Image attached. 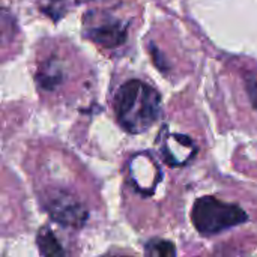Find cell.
Instances as JSON below:
<instances>
[{
	"mask_svg": "<svg viewBox=\"0 0 257 257\" xmlns=\"http://www.w3.org/2000/svg\"><path fill=\"white\" fill-rule=\"evenodd\" d=\"M114 110L120 126L131 133L140 134L148 131L160 117V93L140 80H130L120 86L114 98Z\"/></svg>",
	"mask_w": 257,
	"mask_h": 257,
	"instance_id": "1",
	"label": "cell"
},
{
	"mask_svg": "<svg viewBox=\"0 0 257 257\" xmlns=\"http://www.w3.org/2000/svg\"><path fill=\"white\" fill-rule=\"evenodd\" d=\"M191 220L200 233L215 235L245 223L248 215L238 205L221 202L212 196H205L194 202Z\"/></svg>",
	"mask_w": 257,
	"mask_h": 257,
	"instance_id": "2",
	"label": "cell"
},
{
	"mask_svg": "<svg viewBox=\"0 0 257 257\" xmlns=\"http://www.w3.org/2000/svg\"><path fill=\"white\" fill-rule=\"evenodd\" d=\"M83 21L84 35L101 47L114 48L122 45L126 39L128 26L110 14L89 12Z\"/></svg>",
	"mask_w": 257,
	"mask_h": 257,
	"instance_id": "3",
	"label": "cell"
},
{
	"mask_svg": "<svg viewBox=\"0 0 257 257\" xmlns=\"http://www.w3.org/2000/svg\"><path fill=\"white\" fill-rule=\"evenodd\" d=\"M47 211L54 221L68 227H81L87 220L86 208L77 199L62 191L48 199Z\"/></svg>",
	"mask_w": 257,
	"mask_h": 257,
	"instance_id": "4",
	"label": "cell"
},
{
	"mask_svg": "<svg viewBox=\"0 0 257 257\" xmlns=\"http://www.w3.org/2000/svg\"><path fill=\"white\" fill-rule=\"evenodd\" d=\"M130 176H131V181H133L136 190L142 194H146V196L154 194L158 182L163 178L158 164L146 152L136 154L131 158Z\"/></svg>",
	"mask_w": 257,
	"mask_h": 257,
	"instance_id": "5",
	"label": "cell"
},
{
	"mask_svg": "<svg viewBox=\"0 0 257 257\" xmlns=\"http://www.w3.org/2000/svg\"><path fill=\"white\" fill-rule=\"evenodd\" d=\"M197 152L196 145L188 136L167 134L161 143V155L164 161L172 167L185 166Z\"/></svg>",
	"mask_w": 257,
	"mask_h": 257,
	"instance_id": "6",
	"label": "cell"
},
{
	"mask_svg": "<svg viewBox=\"0 0 257 257\" xmlns=\"http://www.w3.org/2000/svg\"><path fill=\"white\" fill-rule=\"evenodd\" d=\"M66 68L60 57H47L38 68L36 81L38 86L45 92H54L65 81Z\"/></svg>",
	"mask_w": 257,
	"mask_h": 257,
	"instance_id": "7",
	"label": "cell"
},
{
	"mask_svg": "<svg viewBox=\"0 0 257 257\" xmlns=\"http://www.w3.org/2000/svg\"><path fill=\"white\" fill-rule=\"evenodd\" d=\"M36 244L42 257H66L63 247L50 227H42L36 235Z\"/></svg>",
	"mask_w": 257,
	"mask_h": 257,
	"instance_id": "8",
	"label": "cell"
},
{
	"mask_svg": "<svg viewBox=\"0 0 257 257\" xmlns=\"http://www.w3.org/2000/svg\"><path fill=\"white\" fill-rule=\"evenodd\" d=\"M17 33L18 27L14 15L9 11L0 8V48H8L12 45Z\"/></svg>",
	"mask_w": 257,
	"mask_h": 257,
	"instance_id": "9",
	"label": "cell"
},
{
	"mask_svg": "<svg viewBox=\"0 0 257 257\" xmlns=\"http://www.w3.org/2000/svg\"><path fill=\"white\" fill-rule=\"evenodd\" d=\"M146 257H176V248L170 241L152 239L145 247Z\"/></svg>",
	"mask_w": 257,
	"mask_h": 257,
	"instance_id": "10",
	"label": "cell"
},
{
	"mask_svg": "<svg viewBox=\"0 0 257 257\" xmlns=\"http://www.w3.org/2000/svg\"><path fill=\"white\" fill-rule=\"evenodd\" d=\"M63 2L65 0H45V5L42 6L44 12H47L50 17H53L54 20H57L59 17H62L60 11H63Z\"/></svg>",
	"mask_w": 257,
	"mask_h": 257,
	"instance_id": "11",
	"label": "cell"
},
{
	"mask_svg": "<svg viewBox=\"0 0 257 257\" xmlns=\"http://www.w3.org/2000/svg\"><path fill=\"white\" fill-rule=\"evenodd\" d=\"M247 90L250 95V99L253 102V105L257 110V78L256 77H248L247 78Z\"/></svg>",
	"mask_w": 257,
	"mask_h": 257,
	"instance_id": "12",
	"label": "cell"
},
{
	"mask_svg": "<svg viewBox=\"0 0 257 257\" xmlns=\"http://www.w3.org/2000/svg\"><path fill=\"white\" fill-rule=\"evenodd\" d=\"M116 257H128V256H116Z\"/></svg>",
	"mask_w": 257,
	"mask_h": 257,
	"instance_id": "13",
	"label": "cell"
}]
</instances>
